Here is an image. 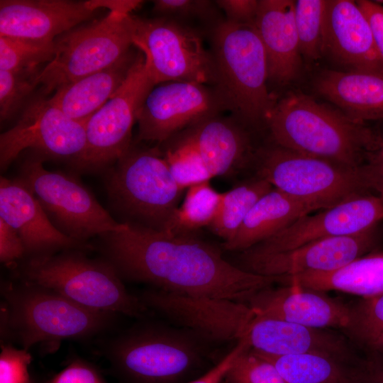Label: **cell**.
Masks as SVG:
<instances>
[{"mask_svg": "<svg viewBox=\"0 0 383 383\" xmlns=\"http://www.w3.org/2000/svg\"><path fill=\"white\" fill-rule=\"evenodd\" d=\"M100 237L103 258L122 279L178 295L247 302L280 281L228 262L194 233L171 234L128 225Z\"/></svg>", "mask_w": 383, "mask_h": 383, "instance_id": "6da1fadb", "label": "cell"}, {"mask_svg": "<svg viewBox=\"0 0 383 383\" xmlns=\"http://www.w3.org/2000/svg\"><path fill=\"white\" fill-rule=\"evenodd\" d=\"M1 342L28 350L37 344L54 350L67 340H86L110 330L113 313L84 307L46 287L19 279L1 285Z\"/></svg>", "mask_w": 383, "mask_h": 383, "instance_id": "7a4b0ae2", "label": "cell"}, {"mask_svg": "<svg viewBox=\"0 0 383 383\" xmlns=\"http://www.w3.org/2000/svg\"><path fill=\"white\" fill-rule=\"evenodd\" d=\"M275 145L350 167L365 162L377 132L300 93L276 101L265 121Z\"/></svg>", "mask_w": 383, "mask_h": 383, "instance_id": "3957f363", "label": "cell"}, {"mask_svg": "<svg viewBox=\"0 0 383 383\" xmlns=\"http://www.w3.org/2000/svg\"><path fill=\"white\" fill-rule=\"evenodd\" d=\"M199 340L187 329L143 323L111 338L102 353L119 383H189L203 367Z\"/></svg>", "mask_w": 383, "mask_h": 383, "instance_id": "277c9868", "label": "cell"}, {"mask_svg": "<svg viewBox=\"0 0 383 383\" xmlns=\"http://www.w3.org/2000/svg\"><path fill=\"white\" fill-rule=\"evenodd\" d=\"M105 179L110 203L122 223L170 233L184 189L158 148L132 145L106 170Z\"/></svg>", "mask_w": 383, "mask_h": 383, "instance_id": "5b68a950", "label": "cell"}, {"mask_svg": "<svg viewBox=\"0 0 383 383\" xmlns=\"http://www.w3.org/2000/svg\"><path fill=\"white\" fill-rule=\"evenodd\" d=\"M84 252L66 250L24 259L14 267L16 277L52 289L87 309L144 316L149 309L140 297L127 291L112 265L104 258H89Z\"/></svg>", "mask_w": 383, "mask_h": 383, "instance_id": "8992f818", "label": "cell"}, {"mask_svg": "<svg viewBox=\"0 0 383 383\" xmlns=\"http://www.w3.org/2000/svg\"><path fill=\"white\" fill-rule=\"evenodd\" d=\"M212 56L218 75L216 88L240 121H265L275 104L270 94L267 55L254 24L227 20L212 33Z\"/></svg>", "mask_w": 383, "mask_h": 383, "instance_id": "52a82bcc", "label": "cell"}, {"mask_svg": "<svg viewBox=\"0 0 383 383\" xmlns=\"http://www.w3.org/2000/svg\"><path fill=\"white\" fill-rule=\"evenodd\" d=\"M257 157V177L317 210L371 193L361 167H350L277 145Z\"/></svg>", "mask_w": 383, "mask_h": 383, "instance_id": "ba28073f", "label": "cell"}, {"mask_svg": "<svg viewBox=\"0 0 383 383\" xmlns=\"http://www.w3.org/2000/svg\"><path fill=\"white\" fill-rule=\"evenodd\" d=\"M45 157L34 153L21 165L16 179L35 197L61 233L84 243L96 235L128 226L116 221L74 176L45 168Z\"/></svg>", "mask_w": 383, "mask_h": 383, "instance_id": "9c48e42d", "label": "cell"}, {"mask_svg": "<svg viewBox=\"0 0 383 383\" xmlns=\"http://www.w3.org/2000/svg\"><path fill=\"white\" fill-rule=\"evenodd\" d=\"M130 15L109 11L104 18L57 37L53 59L36 78L43 95L105 69L126 55L133 45Z\"/></svg>", "mask_w": 383, "mask_h": 383, "instance_id": "30bf717a", "label": "cell"}, {"mask_svg": "<svg viewBox=\"0 0 383 383\" xmlns=\"http://www.w3.org/2000/svg\"><path fill=\"white\" fill-rule=\"evenodd\" d=\"M133 45L143 53L155 84L193 82L218 85L212 54L201 36L172 18L129 16Z\"/></svg>", "mask_w": 383, "mask_h": 383, "instance_id": "8fae6325", "label": "cell"}, {"mask_svg": "<svg viewBox=\"0 0 383 383\" xmlns=\"http://www.w3.org/2000/svg\"><path fill=\"white\" fill-rule=\"evenodd\" d=\"M138 52L126 80L114 95L85 123L86 143L72 165L79 172L107 170L132 145V128L148 93L155 87Z\"/></svg>", "mask_w": 383, "mask_h": 383, "instance_id": "7c38bea8", "label": "cell"}, {"mask_svg": "<svg viewBox=\"0 0 383 383\" xmlns=\"http://www.w3.org/2000/svg\"><path fill=\"white\" fill-rule=\"evenodd\" d=\"M85 123L66 115L43 96L32 100L16 124L0 135V167L5 170L26 149L43 157L77 161L85 148Z\"/></svg>", "mask_w": 383, "mask_h": 383, "instance_id": "4fadbf2b", "label": "cell"}, {"mask_svg": "<svg viewBox=\"0 0 383 383\" xmlns=\"http://www.w3.org/2000/svg\"><path fill=\"white\" fill-rule=\"evenodd\" d=\"M228 109L216 87L193 82H170L152 88L137 123L138 140L162 143L187 128Z\"/></svg>", "mask_w": 383, "mask_h": 383, "instance_id": "5bb4252c", "label": "cell"}, {"mask_svg": "<svg viewBox=\"0 0 383 383\" xmlns=\"http://www.w3.org/2000/svg\"><path fill=\"white\" fill-rule=\"evenodd\" d=\"M140 299L149 310L207 340L238 343L256 316L248 303L229 299L189 297L155 289L145 291Z\"/></svg>", "mask_w": 383, "mask_h": 383, "instance_id": "9a60e30c", "label": "cell"}, {"mask_svg": "<svg viewBox=\"0 0 383 383\" xmlns=\"http://www.w3.org/2000/svg\"><path fill=\"white\" fill-rule=\"evenodd\" d=\"M383 219V198L372 193L361 195L305 215L272 237L244 251L270 254L287 251L329 238L354 235L376 227Z\"/></svg>", "mask_w": 383, "mask_h": 383, "instance_id": "2e32d148", "label": "cell"}, {"mask_svg": "<svg viewBox=\"0 0 383 383\" xmlns=\"http://www.w3.org/2000/svg\"><path fill=\"white\" fill-rule=\"evenodd\" d=\"M376 227L354 235L316 240L280 252L242 251L237 266L255 274L276 277L333 271L363 256L374 246Z\"/></svg>", "mask_w": 383, "mask_h": 383, "instance_id": "e0dca14e", "label": "cell"}, {"mask_svg": "<svg viewBox=\"0 0 383 383\" xmlns=\"http://www.w3.org/2000/svg\"><path fill=\"white\" fill-rule=\"evenodd\" d=\"M240 340L261 354L315 353L362 365L355 355L350 340L329 328H311L256 314Z\"/></svg>", "mask_w": 383, "mask_h": 383, "instance_id": "ac0fdd59", "label": "cell"}, {"mask_svg": "<svg viewBox=\"0 0 383 383\" xmlns=\"http://www.w3.org/2000/svg\"><path fill=\"white\" fill-rule=\"evenodd\" d=\"M0 218L20 236L26 250L25 259L66 250L93 249L90 244L71 238L57 229L34 195L16 178L1 177Z\"/></svg>", "mask_w": 383, "mask_h": 383, "instance_id": "d6986e66", "label": "cell"}, {"mask_svg": "<svg viewBox=\"0 0 383 383\" xmlns=\"http://www.w3.org/2000/svg\"><path fill=\"white\" fill-rule=\"evenodd\" d=\"M96 12L89 0H1L0 36L55 40Z\"/></svg>", "mask_w": 383, "mask_h": 383, "instance_id": "ffe728a7", "label": "cell"}, {"mask_svg": "<svg viewBox=\"0 0 383 383\" xmlns=\"http://www.w3.org/2000/svg\"><path fill=\"white\" fill-rule=\"evenodd\" d=\"M258 316L316 328H348L351 306L318 292L296 285L270 287L252 296L247 302Z\"/></svg>", "mask_w": 383, "mask_h": 383, "instance_id": "44dd1931", "label": "cell"}, {"mask_svg": "<svg viewBox=\"0 0 383 383\" xmlns=\"http://www.w3.org/2000/svg\"><path fill=\"white\" fill-rule=\"evenodd\" d=\"M325 54L348 70L383 74L370 25L356 1L328 0Z\"/></svg>", "mask_w": 383, "mask_h": 383, "instance_id": "7402d4cb", "label": "cell"}, {"mask_svg": "<svg viewBox=\"0 0 383 383\" xmlns=\"http://www.w3.org/2000/svg\"><path fill=\"white\" fill-rule=\"evenodd\" d=\"M239 121L218 115L208 117L181 131L175 143L194 149L213 177L232 176L251 157L250 138Z\"/></svg>", "mask_w": 383, "mask_h": 383, "instance_id": "603a6c76", "label": "cell"}, {"mask_svg": "<svg viewBox=\"0 0 383 383\" xmlns=\"http://www.w3.org/2000/svg\"><path fill=\"white\" fill-rule=\"evenodd\" d=\"M294 7L292 0H259L254 23L267 55L269 79L279 84L294 80L301 65Z\"/></svg>", "mask_w": 383, "mask_h": 383, "instance_id": "cb8c5ba5", "label": "cell"}, {"mask_svg": "<svg viewBox=\"0 0 383 383\" xmlns=\"http://www.w3.org/2000/svg\"><path fill=\"white\" fill-rule=\"evenodd\" d=\"M314 87L355 121L365 123L383 119V74L326 70L318 74Z\"/></svg>", "mask_w": 383, "mask_h": 383, "instance_id": "d4e9b609", "label": "cell"}, {"mask_svg": "<svg viewBox=\"0 0 383 383\" xmlns=\"http://www.w3.org/2000/svg\"><path fill=\"white\" fill-rule=\"evenodd\" d=\"M138 53L131 50L115 64L60 87L50 101L69 117L86 123L123 84Z\"/></svg>", "mask_w": 383, "mask_h": 383, "instance_id": "484cf974", "label": "cell"}, {"mask_svg": "<svg viewBox=\"0 0 383 383\" xmlns=\"http://www.w3.org/2000/svg\"><path fill=\"white\" fill-rule=\"evenodd\" d=\"M316 210L314 206L273 188L256 201L233 238L222 244L223 248L246 250Z\"/></svg>", "mask_w": 383, "mask_h": 383, "instance_id": "4316f807", "label": "cell"}, {"mask_svg": "<svg viewBox=\"0 0 383 383\" xmlns=\"http://www.w3.org/2000/svg\"><path fill=\"white\" fill-rule=\"evenodd\" d=\"M282 282L318 292L339 291L363 299L373 297L383 293V252L361 256L327 272L282 277Z\"/></svg>", "mask_w": 383, "mask_h": 383, "instance_id": "83f0119b", "label": "cell"}, {"mask_svg": "<svg viewBox=\"0 0 383 383\" xmlns=\"http://www.w3.org/2000/svg\"><path fill=\"white\" fill-rule=\"evenodd\" d=\"M259 354L275 366L287 383H363L366 367L328 355Z\"/></svg>", "mask_w": 383, "mask_h": 383, "instance_id": "f1b7e54d", "label": "cell"}, {"mask_svg": "<svg viewBox=\"0 0 383 383\" xmlns=\"http://www.w3.org/2000/svg\"><path fill=\"white\" fill-rule=\"evenodd\" d=\"M272 189L267 181L257 176L222 193L217 214L208 226L209 230L223 243L230 241L256 201Z\"/></svg>", "mask_w": 383, "mask_h": 383, "instance_id": "f546056e", "label": "cell"}, {"mask_svg": "<svg viewBox=\"0 0 383 383\" xmlns=\"http://www.w3.org/2000/svg\"><path fill=\"white\" fill-rule=\"evenodd\" d=\"M222 198L204 182L188 188L184 201L179 206L170 233H194L198 229L209 226L215 218Z\"/></svg>", "mask_w": 383, "mask_h": 383, "instance_id": "4dcf8cb0", "label": "cell"}, {"mask_svg": "<svg viewBox=\"0 0 383 383\" xmlns=\"http://www.w3.org/2000/svg\"><path fill=\"white\" fill-rule=\"evenodd\" d=\"M328 0L295 1L294 16L301 57L309 61L325 54Z\"/></svg>", "mask_w": 383, "mask_h": 383, "instance_id": "1f68e13d", "label": "cell"}, {"mask_svg": "<svg viewBox=\"0 0 383 383\" xmlns=\"http://www.w3.org/2000/svg\"><path fill=\"white\" fill-rule=\"evenodd\" d=\"M55 52V40L0 36V70H37L50 62Z\"/></svg>", "mask_w": 383, "mask_h": 383, "instance_id": "d6a6232c", "label": "cell"}, {"mask_svg": "<svg viewBox=\"0 0 383 383\" xmlns=\"http://www.w3.org/2000/svg\"><path fill=\"white\" fill-rule=\"evenodd\" d=\"M163 155L173 178L183 189L213 177L199 154L189 145L174 143Z\"/></svg>", "mask_w": 383, "mask_h": 383, "instance_id": "836d02e7", "label": "cell"}, {"mask_svg": "<svg viewBox=\"0 0 383 383\" xmlns=\"http://www.w3.org/2000/svg\"><path fill=\"white\" fill-rule=\"evenodd\" d=\"M382 332L383 293L351 306L350 324L345 331L350 340L368 345Z\"/></svg>", "mask_w": 383, "mask_h": 383, "instance_id": "e575fe53", "label": "cell"}, {"mask_svg": "<svg viewBox=\"0 0 383 383\" xmlns=\"http://www.w3.org/2000/svg\"><path fill=\"white\" fill-rule=\"evenodd\" d=\"M40 69L23 71L0 70V121L12 118L38 86Z\"/></svg>", "mask_w": 383, "mask_h": 383, "instance_id": "d590c367", "label": "cell"}, {"mask_svg": "<svg viewBox=\"0 0 383 383\" xmlns=\"http://www.w3.org/2000/svg\"><path fill=\"white\" fill-rule=\"evenodd\" d=\"M223 383H287L275 366L247 347L227 372Z\"/></svg>", "mask_w": 383, "mask_h": 383, "instance_id": "8d00e7d4", "label": "cell"}, {"mask_svg": "<svg viewBox=\"0 0 383 383\" xmlns=\"http://www.w3.org/2000/svg\"><path fill=\"white\" fill-rule=\"evenodd\" d=\"M32 359L28 350L1 343L0 383H33V378L29 372Z\"/></svg>", "mask_w": 383, "mask_h": 383, "instance_id": "74e56055", "label": "cell"}, {"mask_svg": "<svg viewBox=\"0 0 383 383\" xmlns=\"http://www.w3.org/2000/svg\"><path fill=\"white\" fill-rule=\"evenodd\" d=\"M43 383H108L93 363L81 357L72 358L59 372Z\"/></svg>", "mask_w": 383, "mask_h": 383, "instance_id": "f35d334b", "label": "cell"}, {"mask_svg": "<svg viewBox=\"0 0 383 383\" xmlns=\"http://www.w3.org/2000/svg\"><path fill=\"white\" fill-rule=\"evenodd\" d=\"M211 3L204 0H157L153 1V11L162 17H191L206 14Z\"/></svg>", "mask_w": 383, "mask_h": 383, "instance_id": "ab89813d", "label": "cell"}, {"mask_svg": "<svg viewBox=\"0 0 383 383\" xmlns=\"http://www.w3.org/2000/svg\"><path fill=\"white\" fill-rule=\"evenodd\" d=\"M377 132L376 145L361 168L369 189L383 198V128Z\"/></svg>", "mask_w": 383, "mask_h": 383, "instance_id": "60d3db41", "label": "cell"}, {"mask_svg": "<svg viewBox=\"0 0 383 383\" xmlns=\"http://www.w3.org/2000/svg\"><path fill=\"white\" fill-rule=\"evenodd\" d=\"M26 257L23 243L17 232L0 218V260L13 268Z\"/></svg>", "mask_w": 383, "mask_h": 383, "instance_id": "b9f144b4", "label": "cell"}, {"mask_svg": "<svg viewBox=\"0 0 383 383\" xmlns=\"http://www.w3.org/2000/svg\"><path fill=\"white\" fill-rule=\"evenodd\" d=\"M216 4L225 12L226 20L239 24H254L257 0H219Z\"/></svg>", "mask_w": 383, "mask_h": 383, "instance_id": "7bdbcfd3", "label": "cell"}, {"mask_svg": "<svg viewBox=\"0 0 383 383\" xmlns=\"http://www.w3.org/2000/svg\"><path fill=\"white\" fill-rule=\"evenodd\" d=\"M248 346L245 341L236 345L206 373L189 383H222L223 379L240 353Z\"/></svg>", "mask_w": 383, "mask_h": 383, "instance_id": "ee69618b", "label": "cell"}, {"mask_svg": "<svg viewBox=\"0 0 383 383\" xmlns=\"http://www.w3.org/2000/svg\"><path fill=\"white\" fill-rule=\"evenodd\" d=\"M370 25L377 51L383 60V6L376 1H356Z\"/></svg>", "mask_w": 383, "mask_h": 383, "instance_id": "f6af8a7d", "label": "cell"}, {"mask_svg": "<svg viewBox=\"0 0 383 383\" xmlns=\"http://www.w3.org/2000/svg\"><path fill=\"white\" fill-rule=\"evenodd\" d=\"M93 9H108L109 11H116L124 14L131 13L143 3L138 0H89Z\"/></svg>", "mask_w": 383, "mask_h": 383, "instance_id": "bcb514c9", "label": "cell"}, {"mask_svg": "<svg viewBox=\"0 0 383 383\" xmlns=\"http://www.w3.org/2000/svg\"><path fill=\"white\" fill-rule=\"evenodd\" d=\"M363 383H383V366L367 365L362 376Z\"/></svg>", "mask_w": 383, "mask_h": 383, "instance_id": "7dc6e473", "label": "cell"}, {"mask_svg": "<svg viewBox=\"0 0 383 383\" xmlns=\"http://www.w3.org/2000/svg\"><path fill=\"white\" fill-rule=\"evenodd\" d=\"M368 346L374 349L383 351V332L379 334Z\"/></svg>", "mask_w": 383, "mask_h": 383, "instance_id": "c3c4849f", "label": "cell"}, {"mask_svg": "<svg viewBox=\"0 0 383 383\" xmlns=\"http://www.w3.org/2000/svg\"><path fill=\"white\" fill-rule=\"evenodd\" d=\"M33 383H40V382H38L36 379H33Z\"/></svg>", "mask_w": 383, "mask_h": 383, "instance_id": "681fc988", "label": "cell"}, {"mask_svg": "<svg viewBox=\"0 0 383 383\" xmlns=\"http://www.w3.org/2000/svg\"><path fill=\"white\" fill-rule=\"evenodd\" d=\"M223 383V382H222Z\"/></svg>", "mask_w": 383, "mask_h": 383, "instance_id": "f907efd6", "label": "cell"}]
</instances>
